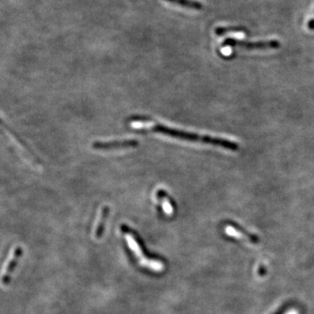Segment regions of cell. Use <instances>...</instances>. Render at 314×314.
Instances as JSON below:
<instances>
[{
  "instance_id": "cell-7",
  "label": "cell",
  "mask_w": 314,
  "mask_h": 314,
  "mask_svg": "<svg viewBox=\"0 0 314 314\" xmlns=\"http://www.w3.org/2000/svg\"><path fill=\"white\" fill-rule=\"evenodd\" d=\"M170 4H176L184 8L195 10V11H202L204 9V4L196 1V0H164Z\"/></svg>"
},
{
  "instance_id": "cell-9",
  "label": "cell",
  "mask_w": 314,
  "mask_h": 314,
  "mask_svg": "<svg viewBox=\"0 0 314 314\" xmlns=\"http://www.w3.org/2000/svg\"><path fill=\"white\" fill-rule=\"evenodd\" d=\"M244 29L243 27H236V26H218L215 29V33L218 36L228 33V32H238V31H244Z\"/></svg>"
},
{
  "instance_id": "cell-3",
  "label": "cell",
  "mask_w": 314,
  "mask_h": 314,
  "mask_svg": "<svg viewBox=\"0 0 314 314\" xmlns=\"http://www.w3.org/2000/svg\"><path fill=\"white\" fill-rule=\"evenodd\" d=\"M224 47H239L244 50H268V49H278L280 47V42L277 39L270 40H260V41H248L244 39L229 38L222 42Z\"/></svg>"
},
{
  "instance_id": "cell-4",
  "label": "cell",
  "mask_w": 314,
  "mask_h": 314,
  "mask_svg": "<svg viewBox=\"0 0 314 314\" xmlns=\"http://www.w3.org/2000/svg\"><path fill=\"white\" fill-rule=\"evenodd\" d=\"M139 145L137 140L127 139L113 141H95L92 144V147L97 150H114L124 148H136Z\"/></svg>"
},
{
  "instance_id": "cell-5",
  "label": "cell",
  "mask_w": 314,
  "mask_h": 314,
  "mask_svg": "<svg viewBox=\"0 0 314 314\" xmlns=\"http://www.w3.org/2000/svg\"><path fill=\"white\" fill-rule=\"evenodd\" d=\"M20 254H21V250L18 247H13L6 261L4 263V267L2 269L3 283H5V281H8L9 275L11 273V270H13V267L15 266L16 260L20 256Z\"/></svg>"
},
{
  "instance_id": "cell-2",
  "label": "cell",
  "mask_w": 314,
  "mask_h": 314,
  "mask_svg": "<svg viewBox=\"0 0 314 314\" xmlns=\"http://www.w3.org/2000/svg\"><path fill=\"white\" fill-rule=\"evenodd\" d=\"M122 231L125 236V239L127 242L128 247L132 251V252L134 253L141 266L157 272L164 270V265L162 262L156 259H150L144 255L143 251L141 247L139 242L136 239V236L131 232L127 227L122 225Z\"/></svg>"
},
{
  "instance_id": "cell-8",
  "label": "cell",
  "mask_w": 314,
  "mask_h": 314,
  "mask_svg": "<svg viewBox=\"0 0 314 314\" xmlns=\"http://www.w3.org/2000/svg\"><path fill=\"white\" fill-rule=\"evenodd\" d=\"M109 207L108 206H104L102 208V209H101V211H100L99 220H98L97 224H96L95 231H94V236H95L96 238L100 237V236L102 234L103 230H104L105 222H106V220H107V218L109 217Z\"/></svg>"
},
{
  "instance_id": "cell-1",
  "label": "cell",
  "mask_w": 314,
  "mask_h": 314,
  "mask_svg": "<svg viewBox=\"0 0 314 314\" xmlns=\"http://www.w3.org/2000/svg\"><path fill=\"white\" fill-rule=\"evenodd\" d=\"M150 131L157 134L167 135L175 139L183 140L193 142H200V143L210 144L214 146H218L221 148H226L232 151H236L239 149V144L231 141L229 140L223 139L220 137H214L210 135H199L187 131L179 130L175 128H171L169 126H164L162 124L156 123L150 127Z\"/></svg>"
},
{
  "instance_id": "cell-6",
  "label": "cell",
  "mask_w": 314,
  "mask_h": 314,
  "mask_svg": "<svg viewBox=\"0 0 314 314\" xmlns=\"http://www.w3.org/2000/svg\"><path fill=\"white\" fill-rule=\"evenodd\" d=\"M157 200L159 201L160 204H161L162 209L166 214L171 215L174 212V206L172 200L170 199L169 194L163 190V189H159L157 192Z\"/></svg>"
}]
</instances>
